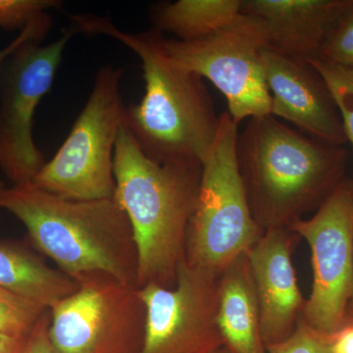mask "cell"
Here are the masks:
<instances>
[{
	"instance_id": "obj_29",
	"label": "cell",
	"mask_w": 353,
	"mask_h": 353,
	"mask_svg": "<svg viewBox=\"0 0 353 353\" xmlns=\"http://www.w3.org/2000/svg\"><path fill=\"white\" fill-rule=\"evenodd\" d=\"M6 185H4L3 182H2L1 180H0V194H1V192H3V190L6 189Z\"/></svg>"
},
{
	"instance_id": "obj_18",
	"label": "cell",
	"mask_w": 353,
	"mask_h": 353,
	"mask_svg": "<svg viewBox=\"0 0 353 353\" xmlns=\"http://www.w3.org/2000/svg\"><path fill=\"white\" fill-rule=\"evenodd\" d=\"M308 62L326 83L340 111L345 136L353 146V68L328 63L320 59Z\"/></svg>"
},
{
	"instance_id": "obj_7",
	"label": "cell",
	"mask_w": 353,
	"mask_h": 353,
	"mask_svg": "<svg viewBox=\"0 0 353 353\" xmlns=\"http://www.w3.org/2000/svg\"><path fill=\"white\" fill-rule=\"evenodd\" d=\"M161 43L171 61L208 79L222 92L236 124L271 115V97L260 60L267 39L259 20L241 13L208 38L183 41L162 34Z\"/></svg>"
},
{
	"instance_id": "obj_11",
	"label": "cell",
	"mask_w": 353,
	"mask_h": 353,
	"mask_svg": "<svg viewBox=\"0 0 353 353\" xmlns=\"http://www.w3.org/2000/svg\"><path fill=\"white\" fill-rule=\"evenodd\" d=\"M145 329L139 353H214L224 339L218 324L219 276L183 260L176 285L139 289Z\"/></svg>"
},
{
	"instance_id": "obj_15",
	"label": "cell",
	"mask_w": 353,
	"mask_h": 353,
	"mask_svg": "<svg viewBox=\"0 0 353 353\" xmlns=\"http://www.w3.org/2000/svg\"><path fill=\"white\" fill-rule=\"evenodd\" d=\"M218 324L225 347L234 353H267L260 331L259 301L246 253L220 274Z\"/></svg>"
},
{
	"instance_id": "obj_19",
	"label": "cell",
	"mask_w": 353,
	"mask_h": 353,
	"mask_svg": "<svg viewBox=\"0 0 353 353\" xmlns=\"http://www.w3.org/2000/svg\"><path fill=\"white\" fill-rule=\"evenodd\" d=\"M46 310L0 287V333L30 334Z\"/></svg>"
},
{
	"instance_id": "obj_9",
	"label": "cell",
	"mask_w": 353,
	"mask_h": 353,
	"mask_svg": "<svg viewBox=\"0 0 353 353\" xmlns=\"http://www.w3.org/2000/svg\"><path fill=\"white\" fill-rule=\"evenodd\" d=\"M75 34L71 28L43 46L27 41L0 66V171L13 185L32 183L46 163L32 136L34 116Z\"/></svg>"
},
{
	"instance_id": "obj_4",
	"label": "cell",
	"mask_w": 353,
	"mask_h": 353,
	"mask_svg": "<svg viewBox=\"0 0 353 353\" xmlns=\"http://www.w3.org/2000/svg\"><path fill=\"white\" fill-rule=\"evenodd\" d=\"M113 172L115 197L131 223L138 250V289L173 288L185 259L202 166L152 161L124 121L114 148Z\"/></svg>"
},
{
	"instance_id": "obj_16",
	"label": "cell",
	"mask_w": 353,
	"mask_h": 353,
	"mask_svg": "<svg viewBox=\"0 0 353 353\" xmlns=\"http://www.w3.org/2000/svg\"><path fill=\"white\" fill-rule=\"evenodd\" d=\"M0 287L50 309L74 294L79 284L22 243L0 241Z\"/></svg>"
},
{
	"instance_id": "obj_5",
	"label": "cell",
	"mask_w": 353,
	"mask_h": 353,
	"mask_svg": "<svg viewBox=\"0 0 353 353\" xmlns=\"http://www.w3.org/2000/svg\"><path fill=\"white\" fill-rule=\"evenodd\" d=\"M238 134L231 115L221 114L217 138L202 164L185 243V261L218 276L264 233L253 218L239 170Z\"/></svg>"
},
{
	"instance_id": "obj_27",
	"label": "cell",
	"mask_w": 353,
	"mask_h": 353,
	"mask_svg": "<svg viewBox=\"0 0 353 353\" xmlns=\"http://www.w3.org/2000/svg\"><path fill=\"white\" fill-rule=\"evenodd\" d=\"M348 326H353V292L352 296L350 297V303H348L347 315H345V326H343V328Z\"/></svg>"
},
{
	"instance_id": "obj_10",
	"label": "cell",
	"mask_w": 353,
	"mask_h": 353,
	"mask_svg": "<svg viewBox=\"0 0 353 353\" xmlns=\"http://www.w3.org/2000/svg\"><path fill=\"white\" fill-rule=\"evenodd\" d=\"M311 250L313 285L303 319L334 336L345 326L353 292V183L341 182L308 219L289 228Z\"/></svg>"
},
{
	"instance_id": "obj_25",
	"label": "cell",
	"mask_w": 353,
	"mask_h": 353,
	"mask_svg": "<svg viewBox=\"0 0 353 353\" xmlns=\"http://www.w3.org/2000/svg\"><path fill=\"white\" fill-rule=\"evenodd\" d=\"M30 336L0 333V353H25Z\"/></svg>"
},
{
	"instance_id": "obj_3",
	"label": "cell",
	"mask_w": 353,
	"mask_h": 353,
	"mask_svg": "<svg viewBox=\"0 0 353 353\" xmlns=\"http://www.w3.org/2000/svg\"><path fill=\"white\" fill-rule=\"evenodd\" d=\"M0 208L24 224L32 245L77 283L106 275L138 289V250L116 199L74 201L32 183L6 188Z\"/></svg>"
},
{
	"instance_id": "obj_21",
	"label": "cell",
	"mask_w": 353,
	"mask_h": 353,
	"mask_svg": "<svg viewBox=\"0 0 353 353\" xmlns=\"http://www.w3.org/2000/svg\"><path fill=\"white\" fill-rule=\"evenodd\" d=\"M318 59L353 68V2L330 32Z\"/></svg>"
},
{
	"instance_id": "obj_14",
	"label": "cell",
	"mask_w": 353,
	"mask_h": 353,
	"mask_svg": "<svg viewBox=\"0 0 353 353\" xmlns=\"http://www.w3.org/2000/svg\"><path fill=\"white\" fill-rule=\"evenodd\" d=\"M353 0H243L241 13L261 23L267 48L292 59H318Z\"/></svg>"
},
{
	"instance_id": "obj_12",
	"label": "cell",
	"mask_w": 353,
	"mask_h": 353,
	"mask_svg": "<svg viewBox=\"0 0 353 353\" xmlns=\"http://www.w3.org/2000/svg\"><path fill=\"white\" fill-rule=\"evenodd\" d=\"M260 60L271 97V115L330 145L347 143L338 106L312 65L267 48Z\"/></svg>"
},
{
	"instance_id": "obj_8",
	"label": "cell",
	"mask_w": 353,
	"mask_h": 353,
	"mask_svg": "<svg viewBox=\"0 0 353 353\" xmlns=\"http://www.w3.org/2000/svg\"><path fill=\"white\" fill-rule=\"evenodd\" d=\"M71 296L50 308L48 329L59 353H139L145 306L137 288L106 275L83 279Z\"/></svg>"
},
{
	"instance_id": "obj_24",
	"label": "cell",
	"mask_w": 353,
	"mask_h": 353,
	"mask_svg": "<svg viewBox=\"0 0 353 353\" xmlns=\"http://www.w3.org/2000/svg\"><path fill=\"white\" fill-rule=\"evenodd\" d=\"M50 324V313L48 309L32 330L25 353H59L51 343L48 334Z\"/></svg>"
},
{
	"instance_id": "obj_26",
	"label": "cell",
	"mask_w": 353,
	"mask_h": 353,
	"mask_svg": "<svg viewBox=\"0 0 353 353\" xmlns=\"http://www.w3.org/2000/svg\"><path fill=\"white\" fill-rule=\"evenodd\" d=\"M333 352L334 353H353V326L345 327L338 334H334Z\"/></svg>"
},
{
	"instance_id": "obj_17",
	"label": "cell",
	"mask_w": 353,
	"mask_h": 353,
	"mask_svg": "<svg viewBox=\"0 0 353 353\" xmlns=\"http://www.w3.org/2000/svg\"><path fill=\"white\" fill-rule=\"evenodd\" d=\"M243 0H178L155 6L154 29L175 34L183 41L212 36L241 14Z\"/></svg>"
},
{
	"instance_id": "obj_13",
	"label": "cell",
	"mask_w": 353,
	"mask_h": 353,
	"mask_svg": "<svg viewBox=\"0 0 353 353\" xmlns=\"http://www.w3.org/2000/svg\"><path fill=\"white\" fill-rule=\"evenodd\" d=\"M299 236L289 228L267 230L246 252L259 305L265 347L289 339L303 317L304 304L292 265Z\"/></svg>"
},
{
	"instance_id": "obj_1",
	"label": "cell",
	"mask_w": 353,
	"mask_h": 353,
	"mask_svg": "<svg viewBox=\"0 0 353 353\" xmlns=\"http://www.w3.org/2000/svg\"><path fill=\"white\" fill-rule=\"evenodd\" d=\"M71 18L76 32L117 39L143 62L145 95L128 106L125 123L146 157L159 164L202 166L217 138L220 116L201 77L171 61L162 46L163 34L154 28L130 34L106 18Z\"/></svg>"
},
{
	"instance_id": "obj_2",
	"label": "cell",
	"mask_w": 353,
	"mask_h": 353,
	"mask_svg": "<svg viewBox=\"0 0 353 353\" xmlns=\"http://www.w3.org/2000/svg\"><path fill=\"white\" fill-rule=\"evenodd\" d=\"M236 159L253 218L265 232L317 210L341 183L345 152L265 115L239 131Z\"/></svg>"
},
{
	"instance_id": "obj_28",
	"label": "cell",
	"mask_w": 353,
	"mask_h": 353,
	"mask_svg": "<svg viewBox=\"0 0 353 353\" xmlns=\"http://www.w3.org/2000/svg\"><path fill=\"white\" fill-rule=\"evenodd\" d=\"M214 353H234L232 350H230L229 348L223 345L222 347H220L219 350H216Z\"/></svg>"
},
{
	"instance_id": "obj_23",
	"label": "cell",
	"mask_w": 353,
	"mask_h": 353,
	"mask_svg": "<svg viewBox=\"0 0 353 353\" xmlns=\"http://www.w3.org/2000/svg\"><path fill=\"white\" fill-rule=\"evenodd\" d=\"M51 26L50 16L48 15L43 19L34 23V24L26 28L24 31L20 32L19 36L17 37L12 43L8 44L6 48L0 50V66L6 61L7 58L11 57L23 43L29 41H36L41 43L46 38L48 31H50Z\"/></svg>"
},
{
	"instance_id": "obj_22",
	"label": "cell",
	"mask_w": 353,
	"mask_h": 353,
	"mask_svg": "<svg viewBox=\"0 0 353 353\" xmlns=\"http://www.w3.org/2000/svg\"><path fill=\"white\" fill-rule=\"evenodd\" d=\"M333 340L334 336L317 331L301 318L289 339L266 350L267 353H334Z\"/></svg>"
},
{
	"instance_id": "obj_6",
	"label": "cell",
	"mask_w": 353,
	"mask_h": 353,
	"mask_svg": "<svg viewBox=\"0 0 353 353\" xmlns=\"http://www.w3.org/2000/svg\"><path fill=\"white\" fill-rule=\"evenodd\" d=\"M122 73L111 66L99 70L85 108L57 154L34 176V187L74 201L115 196L114 148L127 109Z\"/></svg>"
},
{
	"instance_id": "obj_20",
	"label": "cell",
	"mask_w": 353,
	"mask_h": 353,
	"mask_svg": "<svg viewBox=\"0 0 353 353\" xmlns=\"http://www.w3.org/2000/svg\"><path fill=\"white\" fill-rule=\"evenodd\" d=\"M61 6L57 0H0V28L24 31L48 15V9Z\"/></svg>"
}]
</instances>
